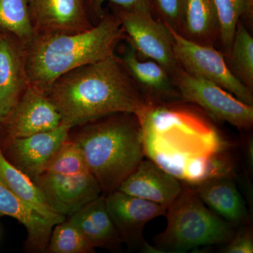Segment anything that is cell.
Returning <instances> with one entry per match:
<instances>
[{
    "instance_id": "obj_1",
    "label": "cell",
    "mask_w": 253,
    "mask_h": 253,
    "mask_svg": "<svg viewBox=\"0 0 253 253\" xmlns=\"http://www.w3.org/2000/svg\"><path fill=\"white\" fill-rule=\"evenodd\" d=\"M206 114L182 100L149 101L138 116L145 157L191 185L210 179H235L234 145Z\"/></svg>"
},
{
    "instance_id": "obj_29",
    "label": "cell",
    "mask_w": 253,
    "mask_h": 253,
    "mask_svg": "<svg viewBox=\"0 0 253 253\" xmlns=\"http://www.w3.org/2000/svg\"><path fill=\"white\" fill-rule=\"evenodd\" d=\"M88 6L95 14H99L103 4L110 2L118 7L129 11H144L153 13L151 0H87Z\"/></svg>"
},
{
    "instance_id": "obj_14",
    "label": "cell",
    "mask_w": 253,
    "mask_h": 253,
    "mask_svg": "<svg viewBox=\"0 0 253 253\" xmlns=\"http://www.w3.org/2000/svg\"><path fill=\"white\" fill-rule=\"evenodd\" d=\"M29 85L26 46L15 37L0 32V123Z\"/></svg>"
},
{
    "instance_id": "obj_16",
    "label": "cell",
    "mask_w": 253,
    "mask_h": 253,
    "mask_svg": "<svg viewBox=\"0 0 253 253\" xmlns=\"http://www.w3.org/2000/svg\"><path fill=\"white\" fill-rule=\"evenodd\" d=\"M118 58L148 101L181 100L169 73L156 61L139 57L129 42L123 54Z\"/></svg>"
},
{
    "instance_id": "obj_27",
    "label": "cell",
    "mask_w": 253,
    "mask_h": 253,
    "mask_svg": "<svg viewBox=\"0 0 253 253\" xmlns=\"http://www.w3.org/2000/svg\"><path fill=\"white\" fill-rule=\"evenodd\" d=\"M151 4L160 21L173 31H179L184 0H151Z\"/></svg>"
},
{
    "instance_id": "obj_30",
    "label": "cell",
    "mask_w": 253,
    "mask_h": 253,
    "mask_svg": "<svg viewBox=\"0 0 253 253\" xmlns=\"http://www.w3.org/2000/svg\"><path fill=\"white\" fill-rule=\"evenodd\" d=\"M86 1H87V0H86Z\"/></svg>"
},
{
    "instance_id": "obj_11",
    "label": "cell",
    "mask_w": 253,
    "mask_h": 253,
    "mask_svg": "<svg viewBox=\"0 0 253 253\" xmlns=\"http://www.w3.org/2000/svg\"><path fill=\"white\" fill-rule=\"evenodd\" d=\"M33 181L51 211L66 218L103 194L89 171L78 174L44 172Z\"/></svg>"
},
{
    "instance_id": "obj_2",
    "label": "cell",
    "mask_w": 253,
    "mask_h": 253,
    "mask_svg": "<svg viewBox=\"0 0 253 253\" xmlns=\"http://www.w3.org/2000/svg\"><path fill=\"white\" fill-rule=\"evenodd\" d=\"M45 93L72 127L113 113L139 116L149 104L116 54L63 75Z\"/></svg>"
},
{
    "instance_id": "obj_18",
    "label": "cell",
    "mask_w": 253,
    "mask_h": 253,
    "mask_svg": "<svg viewBox=\"0 0 253 253\" xmlns=\"http://www.w3.org/2000/svg\"><path fill=\"white\" fill-rule=\"evenodd\" d=\"M82 231L95 249L116 250L123 243L110 216L103 193L68 217Z\"/></svg>"
},
{
    "instance_id": "obj_17",
    "label": "cell",
    "mask_w": 253,
    "mask_h": 253,
    "mask_svg": "<svg viewBox=\"0 0 253 253\" xmlns=\"http://www.w3.org/2000/svg\"><path fill=\"white\" fill-rule=\"evenodd\" d=\"M189 185L208 208L234 227L250 224L247 208L234 179H213Z\"/></svg>"
},
{
    "instance_id": "obj_21",
    "label": "cell",
    "mask_w": 253,
    "mask_h": 253,
    "mask_svg": "<svg viewBox=\"0 0 253 253\" xmlns=\"http://www.w3.org/2000/svg\"><path fill=\"white\" fill-rule=\"evenodd\" d=\"M0 180L16 196L46 219L59 224L66 219L56 214L48 206L41 190L29 176L8 162L0 147Z\"/></svg>"
},
{
    "instance_id": "obj_6",
    "label": "cell",
    "mask_w": 253,
    "mask_h": 253,
    "mask_svg": "<svg viewBox=\"0 0 253 253\" xmlns=\"http://www.w3.org/2000/svg\"><path fill=\"white\" fill-rule=\"evenodd\" d=\"M181 100L201 108L214 121L248 130L253 125V106L244 104L220 86L184 71L181 66L171 76Z\"/></svg>"
},
{
    "instance_id": "obj_19",
    "label": "cell",
    "mask_w": 253,
    "mask_h": 253,
    "mask_svg": "<svg viewBox=\"0 0 253 253\" xmlns=\"http://www.w3.org/2000/svg\"><path fill=\"white\" fill-rule=\"evenodd\" d=\"M4 216L14 218L25 226L28 233L27 246L31 251H46L56 223L19 199L0 180V217Z\"/></svg>"
},
{
    "instance_id": "obj_25",
    "label": "cell",
    "mask_w": 253,
    "mask_h": 253,
    "mask_svg": "<svg viewBox=\"0 0 253 253\" xmlns=\"http://www.w3.org/2000/svg\"><path fill=\"white\" fill-rule=\"evenodd\" d=\"M46 251L51 253H95L84 234L66 218L53 228Z\"/></svg>"
},
{
    "instance_id": "obj_15",
    "label": "cell",
    "mask_w": 253,
    "mask_h": 253,
    "mask_svg": "<svg viewBox=\"0 0 253 253\" xmlns=\"http://www.w3.org/2000/svg\"><path fill=\"white\" fill-rule=\"evenodd\" d=\"M182 182L149 159H143L118 190L168 209L182 190Z\"/></svg>"
},
{
    "instance_id": "obj_5",
    "label": "cell",
    "mask_w": 253,
    "mask_h": 253,
    "mask_svg": "<svg viewBox=\"0 0 253 253\" xmlns=\"http://www.w3.org/2000/svg\"><path fill=\"white\" fill-rule=\"evenodd\" d=\"M180 194L167 209L166 229L154 238L160 253H185L201 246L226 244L234 226L218 216L182 182Z\"/></svg>"
},
{
    "instance_id": "obj_28",
    "label": "cell",
    "mask_w": 253,
    "mask_h": 253,
    "mask_svg": "<svg viewBox=\"0 0 253 253\" xmlns=\"http://www.w3.org/2000/svg\"><path fill=\"white\" fill-rule=\"evenodd\" d=\"M221 252L224 253H253V234L249 225L240 226L232 239L226 244Z\"/></svg>"
},
{
    "instance_id": "obj_22",
    "label": "cell",
    "mask_w": 253,
    "mask_h": 253,
    "mask_svg": "<svg viewBox=\"0 0 253 253\" xmlns=\"http://www.w3.org/2000/svg\"><path fill=\"white\" fill-rule=\"evenodd\" d=\"M0 32L28 45L36 36L28 0H0Z\"/></svg>"
},
{
    "instance_id": "obj_26",
    "label": "cell",
    "mask_w": 253,
    "mask_h": 253,
    "mask_svg": "<svg viewBox=\"0 0 253 253\" xmlns=\"http://www.w3.org/2000/svg\"><path fill=\"white\" fill-rule=\"evenodd\" d=\"M88 171L89 169L81 148L68 135L44 172L78 174Z\"/></svg>"
},
{
    "instance_id": "obj_7",
    "label": "cell",
    "mask_w": 253,
    "mask_h": 253,
    "mask_svg": "<svg viewBox=\"0 0 253 253\" xmlns=\"http://www.w3.org/2000/svg\"><path fill=\"white\" fill-rule=\"evenodd\" d=\"M114 14L121 21L126 41L134 46L138 56L156 61L172 76L180 66L174 54L170 28L155 19L149 11H129L115 6Z\"/></svg>"
},
{
    "instance_id": "obj_13",
    "label": "cell",
    "mask_w": 253,
    "mask_h": 253,
    "mask_svg": "<svg viewBox=\"0 0 253 253\" xmlns=\"http://www.w3.org/2000/svg\"><path fill=\"white\" fill-rule=\"evenodd\" d=\"M86 0H28L37 35L73 34L92 28Z\"/></svg>"
},
{
    "instance_id": "obj_20",
    "label": "cell",
    "mask_w": 253,
    "mask_h": 253,
    "mask_svg": "<svg viewBox=\"0 0 253 253\" xmlns=\"http://www.w3.org/2000/svg\"><path fill=\"white\" fill-rule=\"evenodd\" d=\"M176 33L196 44L214 46L220 36L214 0H184L180 25Z\"/></svg>"
},
{
    "instance_id": "obj_23",
    "label": "cell",
    "mask_w": 253,
    "mask_h": 253,
    "mask_svg": "<svg viewBox=\"0 0 253 253\" xmlns=\"http://www.w3.org/2000/svg\"><path fill=\"white\" fill-rule=\"evenodd\" d=\"M228 66L244 85L253 89V38L241 21L238 23L235 34L228 53Z\"/></svg>"
},
{
    "instance_id": "obj_3",
    "label": "cell",
    "mask_w": 253,
    "mask_h": 253,
    "mask_svg": "<svg viewBox=\"0 0 253 253\" xmlns=\"http://www.w3.org/2000/svg\"><path fill=\"white\" fill-rule=\"evenodd\" d=\"M126 37L116 14H106L96 26L73 34L37 35L26 45L30 84L44 92L56 79L76 68L115 54Z\"/></svg>"
},
{
    "instance_id": "obj_4",
    "label": "cell",
    "mask_w": 253,
    "mask_h": 253,
    "mask_svg": "<svg viewBox=\"0 0 253 253\" xmlns=\"http://www.w3.org/2000/svg\"><path fill=\"white\" fill-rule=\"evenodd\" d=\"M74 127L69 137L104 194L118 189L145 158L140 120L134 113H113Z\"/></svg>"
},
{
    "instance_id": "obj_9",
    "label": "cell",
    "mask_w": 253,
    "mask_h": 253,
    "mask_svg": "<svg viewBox=\"0 0 253 253\" xmlns=\"http://www.w3.org/2000/svg\"><path fill=\"white\" fill-rule=\"evenodd\" d=\"M72 128L62 121L51 130L23 137L0 139L1 152L8 162L33 180L46 170Z\"/></svg>"
},
{
    "instance_id": "obj_10",
    "label": "cell",
    "mask_w": 253,
    "mask_h": 253,
    "mask_svg": "<svg viewBox=\"0 0 253 253\" xmlns=\"http://www.w3.org/2000/svg\"><path fill=\"white\" fill-rule=\"evenodd\" d=\"M106 205L123 242L142 253H160L144 239L146 224L156 218L166 216L167 209L160 205L125 194L116 189L107 193Z\"/></svg>"
},
{
    "instance_id": "obj_24",
    "label": "cell",
    "mask_w": 253,
    "mask_h": 253,
    "mask_svg": "<svg viewBox=\"0 0 253 253\" xmlns=\"http://www.w3.org/2000/svg\"><path fill=\"white\" fill-rule=\"evenodd\" d=\"M220 25L219 41L226 55L230 51L236 26L241 19L251 21L253 0H214Z\"/></svg>"
},
{
    "instance_id": "obj_8",
    "label": "cell",
    "mask_w": 253,
    "mask_h": 253,
    "mask_svg": "<svg viewBox=\"0 0 253 253\" xmlns=\"http://www.w3.org/2000/svg\"><path fill=\"white\" fill-rule=\"evenodd\" d=\"M170 30L174 54L184 71L217 84L244 104L253 106V91L231 73L220 51L214 46L192 42Z\"/></svg>"
},
{
    "instance_id": "obj_12",
    "label": "cell",
    "mask_w": 253,
    "mask_h": 253,
    "mask_svg": "<svg viewBox=\"0 0 253 253\" xmlns=\"http://www.w3.org/2000/svg\"><path fill=\"white\" fill-rule=\"evenodd\" d=\"M61 123V115L46 93L30 84L9 116L0 123V139L51 130Z\"/></svg>"
}]
</instances>
